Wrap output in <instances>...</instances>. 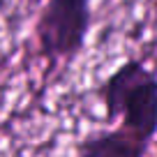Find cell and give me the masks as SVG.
Here are the masks:
<instances>
[{"instance_id":"6da1fadb","label":"cell","mask_w":157,"mask_h":157,"mask_svg":"<svg viewBox=\"0 0 157 157\" xmlns=\"http://www.w3.org/2000/svg\"><path fill=\"white\" fill-rule=\"evenodd\" d=\"M109 120H120V129L150 146L157 136V74L136 58L113 69L97 90Z\"/></svg>"},{"instance_id":"7a4b0ae2","label":"cell","mask_w":157,"mask_h":157,"mask_svg":"<svg viewBox=\"0 0 157 157\" xmlns=\"http://www.w3.org/2000/svg\"><path fill=\"white\" fill-rule=\"evenodd\" d=\"M93 21V0H46L35 35L46 58H74L86 46Z\"/></svg>"},{"instance_id":"3957f363","label":"cell","mask_w":157,"mask_h":157,"mask_svg":"<svg viewBox=\"0 0 157 157\" xmlns=\"http://www.w3.org/2000/svg\"><path fill=\"white\" fill-rule=\"evenodd\" d=\"M148 146L125 129L88 134L78 143V157H146Z\"/></svg>"}]
</instances>
